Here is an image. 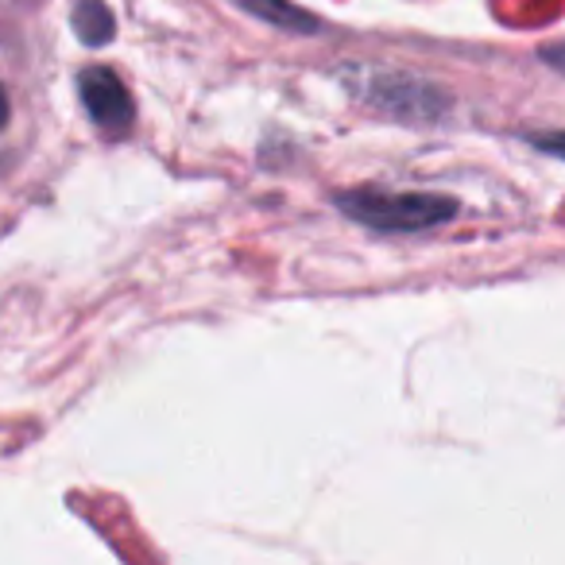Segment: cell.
Segmentation results:
<instances>
[{
  "label": "cell",
  "mask_w": 565,
  "mask_h": 565,
  "mask_svg": "<svg viewBox=\"0 0 565 565\" xmlns=\"http://www.w3.org/2000/svg\"><path fill=\"white\" fill-rule=\"evenodd\" d=\"M338 210L345 217L361 221L369 228H380V233H423V228H434L441 221H449L457 213V202L446 194H426V190H341Z\"/></svg>",
  "instance_id": "cell-1"
},
{
  "label": "cell",
  "mask_w": 565,
  "mask_h": 565,
  "mask_svg": "<svg viewBox=\"0 0 565 565\" xmlns=\"http://www.w3.org/2000/svg\"><path fill=\"white\" fill-rule=\"evenodd\" d=\"M9 120V97H4V86H0V128Z\"/></svg>",
  "instance_id": "cell-8"
},
{
  "label": "cell",
  "mask_w": 565,
  "mask_h": 565,
  "mask_svg": "<svg viewBox=\"0 0 565 565\" xmlns=\"http://www.w3.org/2000/svg\"><path fill=\"white\" fill-rule=\"evenodd\" d=\"M376 105H384L387 113H399L407 120H430L449 109V97L423 86V82H380Z\"/></svg>",
  "instance_id": "cell-3"
},
{
  "label": "cell",
  "mask_w": 565,
  "mask_h": 565,
  "mask_svg": "<svg viewBox=\"0 0 565 565\" xmlns=\"http://www.w3.org/2000/svg\"><path fill=\"white\" fill-rule=\"evenodd\" d=\"M74 32H78L82 43H89V47H102V43L113 40L117 24H113V12L105 9L102 0H78V4H74Z\"/></svg>",
  "instance_id": "cell-5"
},
{
  "label": "cell",
  "mask_w": 565,
  "mask_h": 565,
  "mask_svg": "<svg viewBox=\"0 0 565 565\" xmlns=\"http://www.w3.org/2000/svg\"><path fill=\"white\" fill-rule=\"evenodd\" d=\"M542 63H550L554 71L565 74V43H562V47H546V51H542Z\"/></svg>",
  "instance_id": "cell-7"
},
{
  "label": "cell",
  "mask_w": 565,
  "mask_h": 565,
  "mask_svg": "<svg viewBox=\"0 0 565 565\" xmlns=\"http://www.w3.org/2000/svg\"><path fill=\"white\" fill-rule=\"evenodd\" d=\"M78 94H82L86 113L94 117V125L102 128L105 136H125L128 128H132V117H136L132 97H128L125 82H120L113 71H105V66L82 71Z\"/></svg>",
  "instance_id": "cell-2"
},
{
  "label": "cell",
  "mask_w": 565,
  "mask_h": 565,
  "mask_svg": "<svg viewBox=\"0 0 565 565\" xmlns=\"http://www.w3.org/2000/svg\"><path fill=\"white\" fill-rule=\"evenodd\" d=\"M244 12L259 17L264 24L282 28V32H318V20L310 12H302L291 0H236Z\"/></svg>",
  "instance_id": "cell-4"
},
{
  "label": "cell",
  "mask_w": 565,
  "mask_h": 565,
  "mask_svg": "<svg viewBox=\"0 0 565 565\" xmlns=\"http://www.w3.org/2000/svg\"><path fill=\"white\" fill-rule=\"evenodd\" d=\"M526 140H531L534 148L550 151V156H562L565 159V128H557V132H531Z\"/></svg>",
  "instance_id": "cell-6"
}]
</instances>
